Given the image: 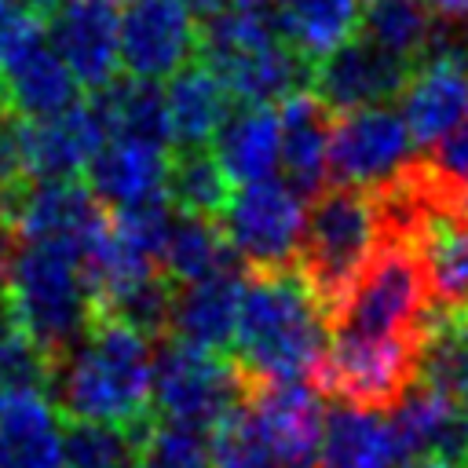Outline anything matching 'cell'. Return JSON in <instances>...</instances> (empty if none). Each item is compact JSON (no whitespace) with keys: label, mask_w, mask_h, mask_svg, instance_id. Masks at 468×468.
Here are the masks:
<instances>
[{"label":"cell","mask_w":468,"mask_h":468,"mask_svg":"<svg viewBox=\"0 0 468 468\" xmlns=\"http://www.w3.org/2000/svg\"><path fill=\"white\" fill-rule=\"evenodd\" d=\"M329 344L325 307L296 267L252 271L238 300V366L256 384L307 380Z\"/></svg>","instance_id":"6da1fadb"},{"label":"cell","mask_w":468,"mask_h":468,"mask_svg":"<svg viewBox=\"0 0 468 468\" xmlns=\"http://www.w3.org/2000/svg\"><path fill=\"white\" fill-rule=\"evenodd\" d=\"M48 391L66 420H102L128 428L150 417V336L95 314L88 333L62 358H55Z\"/></svg>","instance_id":"7a4b0ae2"},{"label":"cell","mask_w":468,"mask_h":468,"mask_svg":"<svg viewBox=\"0 0 468 468\" xmlns=\"http://www.w3.org/2000/svg\"><path fill=\"white\" fill-rule=\"evenodd\" d=\"M384 238L377 201L366 186H322L314 194L311 212L303 216L300 245H296V271L322 300L325 314L340 303L351 289L358 271L369 263Z\"/></svg>","instance_id":"3957f363"},{"label":"cell","mask_w":468,"mask_h":468,"mask_svg":"<svg viewBox=\"0 0 468 468\" xmlns=\"http://www.w3.org/2000/svg\"><path fill=\"white\" fill-rule=\"evenodd\" d=\"M51 358H62L91 325V296L80 263L51 245L22 241L7 267V307H4Z\"/></svg>","instance_id":"277c9868"},{"label":"cell","mask_w":468,"mask_h":468,"mask_svg":"<svg viewBox=\"0 0 468 468\" xmlns=\"http://www.w3.org/2000/svg\"><path fill=\"white\" fill-rule=\"evenodd\" d=\"M431 303V285L413 241L380 238L369 263L329 311V333L369 340L420 336Z\"/></svg>","instance_id":"5b68a950"},{"label":"cell","mask_w":468,"mask_h":468,"mask_svg":"<svg viewBox=\"0 0 468 468\" xmlns=\"http://www.w3.org/2000/svg\"><path fill=\"white\" fill-rule=\"evenodd\" d=\"M252 399V380L238 362H223L219 351H205L183 340L165 344L154 355V417L208 431L227 413Z\"/></svg>","instance_id":"8992f818"},{"label":"cell","mask_w":468,"mask_h":468,"mask_svg":"<svg viewBox=\"0 0 468 468\" xmlns=\"http://www.w3.org/2000/svg\"><path fill=\"white\" fill-rule=\"evenodd\" d=\"M417 347L420 336L369 340L329 333L322 366L314 373L318 391L347 406L391 410L406 395V388L417 384Z\"/></svg>","instance_id":"52a82bcc"},{"label":"cell","mask_w":468,"mask_h":468,"mask_svg":"<svg viewBox=\"0 0 468 468\" xmlns=\"http://www.w3.org/2000/svg\"><path fill=\"white\" fill-rule=\"evenodd\" d=\"M303 216V194L292 190L285 179L267 176L256 183H238V190H230L219 212V230L234 256L245 260L252 271H274L292 263Z\"/></svg>","instance_id":"ba28073f"},{"label":"cell","mask_w":468,"mask_h":468,"mask_svg":"<svg viewBox=\"0 0 468 468\" xmlns=\"http://www.w3.org/2000/svg\"><path fill=\"white\" fill-rule=\"evenodd\" d=\"M201 26L194 0H128L117 11V51L128 77H172L197 51Z\"/></svg>","instance_id":"9c48e42d"},{"label":"cell","mask_w":468,"mask_h":468,"mask_svg":"<svg viewBox=\"0 0 468 468\" xmlns=\"http://www.w3.org/2000/svg\"><path fill=\"white\" fill-rule=\"evenodd\" d=\"M410 161H413V135L402 113L391 110L388 102L340 113V121H333L329 172L336 176V183L373 190L395 172H402Z\"/></svg>","instance_id":"30bf717a"},{"label":"cell","mask_w":468,"mask_h":468,"mask_svg":"<svg viewBox=\"0 0 468 468\" xmlns=\"http://www.w3.org/2000/svg\"><path fill=\"white\" fill-rule=\"evenodd\" d=\"M410 69L413 66L406 58L355 33L311 66V88L333 113H351L366 106H384L395 95H402Z\"/></svg>","instance_id":"8fae6325"},{"label":"cell","mask_w":468,"mask_h":468,"mask_svg":"<svg viewBox=\"0 0 468 468\" xmlns=\"http://www.w3.org/2000/svg\"><path fill=\"white\" fill-rule=\"evenodd\" d=\"M102 201L77 179H44L18 194V241L69 252L77 263L106 230Z\"/></svg>","instance_id":"7c38bea8"},{"label":"cell","mask_w":468,"mask_h":468,"mask_svg":"<svg viewBox=\"0 0 468 468\" xmlns=\"http://www.w3.org/2000/svg\"><path fill=\"white\" fill-rule=\"evenodd\" d=\"M48 40L80 88H102L121 69L117 0H62L48 18Z\"/></svg>","instance_id":"4fadbf2b"},{"label":"cell","mask_w":468,"mask_h":468,"mask_svg":"<svg viewBox=\"0 0 468 468\" xmlns=\"http://www.w3.org/2000/svg\"><path fill=\"white\" fill-rule=\"evenodd\" d=\"M205 66L219 77L227 95L249 106H271L311 88V62L296 48H289L282 37H271L238 51L208 55Z\"/></svg>","instance_id":"5bb4252c"},{"label":"cell","mask_w":468,"mask_h":468,"mask_svg":"<svg viewBox=\"0 0 468 468\" xmlns=\"http://www.w3.org/2000/svg\"><path fill=\"white\" fill-rule=\"evenodd\" d=\"M249 410L278 464H303V468L314 464L322 420H325L318 388H311L307 380L256 384Z\"/></svg>","instance_id":"9a60e30c"},{"label":"cell","mask_w":468,"mask_h":468,"mask_svg":"<svg viewBox=\"0 0 468 468\" xmlns=\"http://www.w3.org/2000/svg\"><path fill=\"white\" fill-rule=\"evenodd\" d=\"M77 77L58 58L51 40H44V33L26 40L0 62V102L26 121L62 113L66 106L77 102Z\"/></svg>","instance_id":"2e32d148"},{"label":"cell","mask_w":468,"mask_h":468,"mask_svg":"<svg viewBox=\"0 0 468 468\" xmlns=\"http://www.w3.org/2000/svg\"><path fill=\"white\" fill-rule=\"evenodd\" d=\"M102 124L91 113L88 102H73L62 113L26 121L22 143H26V172L29 179H77V172L88 168L95 150L102 146Z\"/></svg>","instance_id":"e0dca14e"},{"label":"cell","mask_w":468,"mask_h":468,"mask_svg":"<svg viewBox=\"0 0 468 468\" xmlns=\"http://www.w3.org/2000/svg\"><path fill=\"white\" fill-rule=\"evenodd\" d=\"M329 135L333 110L314 91H296L282 99L278 110V165L285 183L303 197H314L329 176Z\"/></svg>","instance_id":"ac0fdd59"},{"label":"cell","mask_w":468,"mask_h":468,"mask_svg":"<svg viewBox=\"0 0 468 468\" xmlns=\"http://www.w3.org/2000/svg\"><path fill=\"white\" fill-rule=\"evenodd\" d=\"M468 117V62L424 58L410 69L402 88V121L413 143L431 146Z\"/></svg>","instance_id":"d6986e66"},{"label":"cell","mask_w":468,"mask_h":468,"mask_svg":"<svg viewBox=\"0 0 468 468\" xmlns=\"http://www.w3.org/2000/svg\"><path fill=\"white\" fill-rule=\"evenodd\" d=\"M238 300H241V282L234 271H223L190 285H176L172 318H168L172 340H183L205 351L230 347L238 329Z\"/></svg>","instance_id":"ffe728a7"},{"label":"cell","mask_w":468,"mask_h":468,"mask_svg":"<svg viewBox=\"0 0 468 468\" xmlns=\"http://www.w3.org/2000/svg\"><path fill=\"white\" fill-rule=\"evenodd\" d=\"M88 190L102 205H132L154 194H165L168 150L132 139H102L95 157L88 161Z\"/></svg>","instance_id":"44dd1931"},{"label":"cell","mask_w":468,"mask_h":468,"mask_svg":"<svg viewBox=\"0 0 468 468\" xmlns=\"http://www.w3.org/2000/svg\"><path fill=\"white\" fill-rule=\"evenodd\" d=\"M0 468H62V413L48 395L0 399Z\"/></svg>","instance_id":"7402d4cb"},{"label":"cell","mask_w":468,"mask_h":468,"mask_svg":"<svg viewBox=\"0 0 468 468\" xmlns=\"http://www.w3.org/2000/svg\"><path fill=\"white\" fill-rule=\"evenodd\" d=\"M314 461L322 468H395L402 457L391 424L380 417V410L340 402L322 420Z\"/></svg>","instance_id":"603a6c76"},{"label":"cell","mask_w":468,"mask_h":468,"mask_svg":"<svg viewBox=\"0 0 468 468\" xmlns=\"http://www.w3.org/2000/svg\"><path fill=\"white\" fill-rule=\"evenodd\" d=\"M88 106L99 117L106 139H132V143H150V146H165V150L172 143L165 91L154 80L113 77L110 84L91 91Z\"/></svg>","instance_id":"cb8c5ba5"},{"label":"cell","mask_w":468,"mask_h":468,"mask_svg":"<svg viewBox=\"0 0 468 468\" xmlns=\"http://www.w3.org/2000/svg\"><path fill=\"white\" fill-rule=\"evenodd\" d=\"M424 263L431 300L442 307H468V219L461 208H431L413 238Z\"/></svg>","instance_id":"d4e9b609"},{"label":"cell","mask_w":468,"mask_h":468,"mask_svg":"<svg viewBox=\"0 0 468 468\" xmlns=\"http://www.w3.org/2000/svg\"><path fill=\"white\" fill-rule=\"evenodd\" d=\"M168 135L176 150L208 146L227 117V88L205 62H183L165 88Z\"/></svg>","instance_id":"484cf974"},{"label":"cell","mask_w":468,"mask_h":468,"mask_svg":"<svg viewBox=\"0 0 468 468\" xmlns=\"http://www.w3.org/2000/svg\"><path fill=\"white\" fill-rule=\"evenodd\" d=\"M227 172L230 183H256L274 176L278 168V113L271 106H249L227 110L223 124L212 135L208 146Z\"/></svg>","instance_id":"4316f807"},{"label":"cell","mask_w":468,"mask_h":468,"mask_svg":"<svg viewBox=\"0 0 468 468\" xmlns=\"http://www.w3.org/2000/svg\"><path fill=\"white\" fill-rule=\"evenodd\" d=\"M417 380L468 402V307H431L417 347Z\"/></svg>","instance_id":"83f0119b"},{"label":"cell","mask_w":468,"mask_h":468,"mask_svg":"<svg viewBox=\"0 0 468 468\" xmlns=\"http://www.w3.org/2000/svg\"><path fill=\"white\" fill-rule=\"evenodd\" d=\"M362 22L358 0H274L278 37L296 48L311 66L351 40Z\"/></svg>","instance_id":"f1b7e54d"},{"label":"cell","mask_w":468,"mask_h":468,"mask_svg":"<svg viewBox=\"0 0 468 468\" xmlns=\"http://www.w3.org/2000/svg\"><path fill=\"white\" fill-rule=\"evenodd\" d=\"M234 249L227 245L223 230L216 227V219H201V216H179L172 219L168 241L161 249V271L176 282V285H190L223 271H234Z\"/></svg>","instance_id":"f546056e"},{"label":"cell","mask_w":468,"mask_h":468,"mask_svg":"<svg viewBox=\"0 0 468 468\" xmlns=\"http://www.w3.org/2000/svg\"><path fill=\"white\" fill-rule=\"evenodd\" d=\"M165 197L183 216L219 219V212L230 197V179L208 146H186V150H176L168 157Z\"/></svg>","instance_id":"4dcf8cb0"},{"label":"cell","mask_w":468,"mask_h":468,"mask_svg":"<svg viewBox=\"0 0 468 468\" xmlns=\"http://www.w3.org/2000/svg\"><path fill=\"white\" fill-rule=\"evenodd\" d=\"M439 26V15L424 0H366L362 7V37H369L377 48L406 58L410 66L420 62L431 33Z\"/></svg>","instance_id":"1f68e13d"},{"label":"cell","mask_w":468,"mask_h":468,"mask_svg":"<svg viewBox=\"0 0 468 468\" xmlns=\"http://www.w3.org/2000/svg\"><path fill=\"white\" fill-rule=\"evenodd\" d=\"M132 457H135L132 428L62 417V468H124Z\"/></svg>","instance_id":"d6a6232c"},{"label":"cell","mask_w":468,"mask_h":468,"mask_svg":"<svg viewBox=\"0 0 468 468\" xmlns=\"http://www.w3.org/2000/svg\"><path fill=\"white\" fill-rule=\"evenodd\" d=\"M51 384V358L44 347L4 311L0 314V399L7 395H48Z\"/></svg>","instance_id":"836d02e7"},{"label":"cell","mask_w":468,"mask_h":468,"mask_svg":"<svg viewBox=\"0 0 468 468\" xmlns=\"http://www.w3.org/2000/svg\"><path fill=\"white\" fill-rule=\"evenodd\" d=\"M139 468H212L208 435L190 424H172L150 413L135 442Z\"/></svg>","instance_id":"e575fe53"},{"label":"cell","mask_w":468,"mask_h":468,"mask_svg":"<svg viewBox=\"0 0 468 468\" xmlns=\"http://www.w3.org/2000/svg\"><path fill=\"white\" fill-rule=\"evenodd\" d=\"M208 453H212V468H274V453L263 439V431L256 428V417L245 406H238L234 413H227L219 424L208 428Z\"/></svg>","instance_id":"d590c367"},{"label":"cell","mask_w":468,"mask_h":468,"mask_svg":"<svg viewBox=\"0 0 468 468\" xmlns=\"http://www.w3.org/2000/svg\"><path fill=\"white\" fill-rule=\"evenodd\" d=\"M439 197L453 208H464L468 201V117L453 124L446 135L431 143V154L420 161Z\"/></svg>","instance_id":"8d00e7d4"},{"label":"cell","mask_w":468,"mask_h":468,"mask_svg":"<svg viewBox=\"0 0 468 468\" xmlns=\"http://www.w3.org/2000/svg\"><path fill=\"white\" fill-rule=\"evenodd\" d=\"M22 128H26V117H18L0 102V190H22L29 183Z\"/></svg>","instance_id":"74e56055"},{"label":"cell","mask_w":468,"mask_h":468,"mask_svg":"<svg viewBox=\"0 0 468 468\" xmlns=\"http://www.w3.org/2000/svg\"><path fill=\"white\" fill-rule=\"evenodd\" d=\"M40 26H44V22H37V18H29V15H18V11H11V7H0V62H4L11 51H18L26 40H33V37L40 33Z\"/></svg>","instance_id":"f35d334b"},{"label":"cell","mask_w":468,"mask_h":468,"mask_svg":"<svg viewBox=\"0 0 468 468\" xmlns=\"http://www.w3.org/2000/svg\"><path fill=\"white\" fill-rule=\"evenodd\" d=\"M58 4H62V0H0V7H11V11L29 15V18H37V22H48Z\"/></svg>","instance_id":"ab89813d"},{"label":"cell","mask_w":468,"mask_h":468,"mask_svg":"<svg viewBox=\"0 0 468 468\" xmlns=\"http://www.w3.org/2000/svg\"><path fill=\"white\" fill-rule=\"evenodd\" d=\"M197 18L205 11H219V7H241V11H274V0H194Z\"/></svg>","instance_id":"60d3db41"},{"label":"cell","mask_w":468,"mask_h":468,"mask_svg":"<svg viewBox=\"0 0 468 468\" xmlns=\"http://www.w3.org/2000/svg\"><path fill=\"white\" fill-rule=\"evenodd\" d=\"M410 468H457V464L439 461V457H420V461H410Z\"/></svg>","instance_id":"b9f144b4"},{"label":"cell","mask_w":468,"mask_h":468,"mask_svg":"<svg viewBox=\"0 0 468 468\" xmlns=\"http://www.w3.org/2000/svg\"><path fill=\"white\" fill-rule=\"evenodd\" d=\"M274 468H303V464H274Z\"/></svg>","instance_id":"7bdbcfd3"},{"label":"cell","mask_w":468,"mask_h":468,"mask_svg":"<svg viewBox=\"0 0 468 468\" xmlns=\"http://www.w3.org/2000/svg\"><path fill=\"white\" fill-rule=\"evenodd\" d=\"M464 219H468V201H464Z\"/></svg>","instance_id":"ee69618b"},{"label":"cell","mask_w":468,"mask_h":468,"mask_svg":"<svg viewBox=\"0 0 468 468\" xmlns=\"http://www.w3.org/2000/svg\"><path fill=\"white\" fill-rule=\"evenodd\" d=\"M124 468H132V464H124Z\"/></svg>","instance_id":"f6af8a7d"}]
</instances>
